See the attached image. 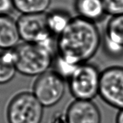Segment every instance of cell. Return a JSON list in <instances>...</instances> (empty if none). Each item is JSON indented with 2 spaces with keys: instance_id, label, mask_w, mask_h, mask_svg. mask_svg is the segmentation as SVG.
<instances>
[{
  "instance_id": "1",
  "label": "cell",
  "mask_w": 123,
  "mask_h": 123,
  "mask_svg": "<svg viewBox=\"0 0 123 123\" xmlns=\"http://www.w3.org/2000/svg\"><path fill=\"white\" fill-rule=\"evenodd\" d=\"M101 44V36L96 23L79 16L73 17L57 37L55 58L76 68L93 58Z\"/></svg>"
},
{
  "instance_id": "2",
  "label": "cell",
  "mask_w": 123,
  "mask_h": 123,
  "mask_svg": "<svg viewBox=\"0 0 123 123\" xmlns=\"http://www.w3.org/2000/svg\"><path fill=\"white\" fill-rule=\"evenodd\" d=\"M15 65L20 74L39 76L52 67L56 48L48 46L24 42L13 49Z\"/></svg>"
},
{
  "instance_id": "3",
  "label": "cell",
  "mask_w": 123,
  "mask_h": 123,
  "mask_svg": "<svg viewBox=\"0 0 123 123\" xmlns=\"http://www.w3.org/2000/svg\"><path fill=\"white\" fill-rule=\"evenodd\" d=\"M100 78L96 65L88 62L79 65L67 80L70 94L76 100L92 101L99 95Z\"/></svg>"
},
{
  "instance_id": "4",
  "label": "cell",
  "mask_w": 123,
  "mask_h": 123,
  "mask_svg": "<svg viewBox=\"0 0 123 123\" xmlns=\"http://www.w3.org/2000/svg\"><path fill=\"white\" fill-rule=\"evenodd\" d=\"M43 107L33 93L23 92L15 96L8 105L9 123H40Z\"/></svg>"
},
{
  "instance_id": "5",
  "label": "cell",
  "mask_w": 123,
  "mask_h": 123,
  "mask_svg": "<svg viewBox=\"0 0 123 123\" xmlns=\"http://www.w3.org/2000/svg\"><path fill=\"white\" fill-rule=\"evenodd\" d=\"M20 38L26 43L56 47L57 37L48 29L46 13L23 15L17 21Z\"/></svg>"
},
{
  "instance_id": "6",
  "label": "cell",
  "mask_w": 123,
  "mask_h": 123,
  "mask_svg": "<svg viewBox=\"0 0 123 123\" xmlns=\"http://www.w3.org/2000/svg\"><path fill=\"white\" fill-rule=\"evenodd\" d=\"M66 80L53 70L39 75L33 87V94L43 107L57 105L65 95Z\"/></svg>"
},
{
  "instance_id": "7",
  "label": "cell",
  "mask_w": 123,
  "mask_h": 123,
  "mask_svg": "<svg viewBox=\"0 0 123 123\" xmlns=\"http://www.w3.org/2000/svg\"><path fill=\"white\" fill-rule=\"evenodd\" d=\"M99 95L113 108L123 109V67L111 66L101 72Z\"/></svg>"
},
{
  "instance_id": "8",
  "label": "cell",
  "mask_w": 123,
  "mask_h": 123,
  "mask_svg": "<svg viewBox=\"0 0 123 123\" xmlns=\"http://www.w3.org/2000/svg\"><path fill=\"white\" fill-rule=\"evenodd\" d=\"M65 114L68 123H101L100 111L92 101L76 99Z\"/></svg>"
},
{
  "instance_id": "9",
  "label": "cell",
  "mask_w": 123,
  "mask_h": 123,
  "mask_svg": "<svg viewBox=\"0 0 123 123\" xmlns=\"http://www.w3.org/2000/svg\"><path fill=\"white\" fill-rule=\"evenodd\" d=\"M20 39L17 23L8 15L0 16V49L16 48Z\"/></svg>"
},
{
  "instance_id": "10",
  "label": "cell",
  "mask_w": 123,
  "mask_h": 123,
  "mask_svg": "<svg viewBox=\"0 0 123 123\" xmlns=\"http://www.w3.org/2000/svg\"><path fill=\"white\" fill-rule=\"evenodd\" d=\"M74 7L79 17L93 23L107 15L102 0H76Z\"/></svg>"
},
{
  "instance_id": "11",
  "label": "cell",
  "mask_w": 123,
  "mask_h": 123,
  "mask_svg": "<svg viewBox=\"0 0 123 123\" xmlns=\"http://www.w3.org/2000/svg\"><path fill=\"white\" fill-rule=\"evenodd\" d=\"M72 18L68 12L61 9H54L46 13V21L49 32L57 37L68 27Z\"/></svg>"
},
{
  "instance_id": "12",
  "label": "cell",
  "mask_w": 123,
  "mask_h": 123,
  "mask_svg": "<svg viewBox=\"0 0 123 123\" xmlns=\"http://www.w3.org/2000/svg\"><path fill=\"white\" fill-rule=\"evenodd\" d=\"M13 49L0 52V85L10 82L17 73Z\"/></svg>"
},
{
  "instance_id": "13",
  "label": "cell",
  "mask_w": 123,
  "mask_h": 123,
  "mask_svg": "<svg viewBox=\"0 0 123 123\" xmlns=\"http://www.w3.org/2000/svg\"><path fill=\"white\" fill-rule=\"evenodd\" d=\"M13 7L23 15L42 14L49 7L51 0H13Z\"/></svg>"
},
{
  "instance_id": "14",
  "label": "cell",
  "mask_w": 123,
  "mask_h": 123,
  "mask_svg": "<svg viewBox=\"0 0 123 123\" xmlns=\"http://www.w3.org/2000/svg\"><path fill=\"white\" fill-rule=\"evenodd\" d=\"M104 38L123 49V15L114 16L109 19Z\"/></svg>"
},
{
  "instance_id": "15",
  "label": "cell",
  "mask_w": 123,
  "mask_h": 123,
  "mask_svg": "<svg viewBox=\"0 0 123 123\" xmlns=\"http://www.w3.org/2000/svg\"><path fill=\"white\" fill-rule=\"evenodd\" d=\"M107 15L112 17L123 15V0H102Z\"/></svg>"
},
{
  "instance_id": "16",
  "label": "cell",
  "mask_w": 123,
  "mask_h": 123,
  "mask_svg": "<svg viewBox=\"0 0 123 123\" xmlns=\"http://www.w3.org/2000/svg\"><path fill=\"white\" fill-rule=\"evenodd\" d=\"M13 8V0H0V16L7 15Z\"/></svg>"
},
{
  "instance_id": "17",
  "label": "cell",
  "mask_w": 123,
  "mask_h": 123,
  "mask_svg": "<svg viewBox=\"0 0 123 123\" xmlns=\"http://www.w3.org/2000/svg\"><path fill=\"white\" fill-rule=\"evenodd\" d=\"M49 123H68L65 113L63 112H56L50 119Z\"/></svg>"
},
{
  "instance_id": "18",
  "label": "cell",
  "mask_w": 123,
  "mask_h": 123,
  "mask_svg": "<svg viewBox=\"0 0 123 123\" xmlns=\"http://www.w3.org/2000/svg\"><path fill=\"white\" fill-rule=\"evenodd\" d=\"M116 123H123V109L119 111L116 116Z\"/></svg>"
}]
</instances>
